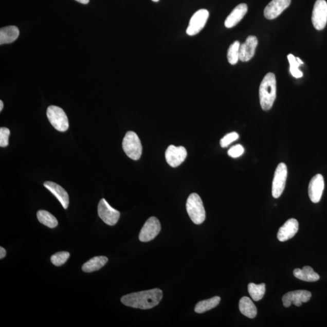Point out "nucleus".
<instances>
[{"label":"nucleus","instance_id":"1","mask_svg":"<svg viewBox=\"0 0 327 327\" xmlns=\"http://www.w3.org/2000/svg\"><path fill=\"white\" fill-rule=\"evenodd\" d=\"M163 297L161 289L154 288L122 296L121 301L125 306L142 310L151 309L158 305Z\"/></svg>","mask_w":327,"mask_h":327},{"label":"nucleus","instance_id":"2","mask_svg":"<svg viewBox=\"0 0 327 327\" xmlns=\"http://www.w3.org/2000/svg\"><path fill=\"white\" fill-rule=\"evenodd\" d=\"M277 98V80L274 74L268 73L262 80L260 87L261 106L265 111L270 110Z\"/></svg>","mask_w":327,"mask_h":327},{"label":"nucleus","instance_id":"3","mask_svg":"<svg viewBox=\"0 0 327 327\" xmlns=\"http://www.w3.org/2000/svg\"><path fill=\"white\" fill-rule=\"evenodd\" d=\"M187 213L195 224H202L206 219V211L200 196L197 193H192L187 200Z\"/></svg>","mask_w":327,"mask_h":327},{"label":"nucleus","instance_id":"4","mask_svg":"<svg viewBox=\"0 0 327 327\" xmlns=\"http://www.w3.org/2000/svg\"><path fill=\"white\" fill-rule=\"evenodd\" d=\"M122 149L129 158L135 161L140 158L142 147L140 139L136 133L132 131L126 133L122 141Z\"/></svg>","mask_w":327,"mask_h":327},{"label":"nucleus","instance_id":"5","mask_svg":"<svg viewBox=\"0 0 327 327\" xmlns=\"http://www.w3.org/2000/svg\"><path fill=\"white\" fill-rule=\"evenodd\" d=\"M47 116L51 125L60 132H66L69 127V120L62 108L50 105L47 110Z\"/></svg>","mask_w":327,"mask_h":327},{"label":"nucleus","instance_id":"6","mask_svg":"<svg viewBox=\"0 0 327 327\" xmlns=\"http://www.w3.org/2000/svg\"><path fill=\"white\" fill-rule=\"evenodd\" d=\"M287 177V168L284 163L279 164L272 184V195L278 198L283 193Z\"/></svg>","mask_w":327,"mask_h":327},{"label":"nucleus","instance_id":"7","mask_svg":"<svg viewBox=\"0 0 327 327\" xmlns=\"http://www.w3.org/2000/svg\"><path fill=\"white\" fill-rule=\"evenodd\" d=\"M312 21L318 30L325 28L327 23V3L325 0H317L313 8Z\"/></svg>","mask_w":327,"mask_h":327},{"label":"nucleus","instance_id":"8","mask_svg":"<svg viewBox=\"0 0 327 327\" xmlns=\"http://www.w3.org/2000/svg\"><path fill=\"white\" fill-rule=\"evenodd\" d=\"M98 213L103 222L109 226H114L120 219V212L109 205L105 199H101L99 203Z\"/></svg>","mask_w":327,"mask_h":327},{"label":"nucleus","instance_id":"9","mask_svg":"<svg viewBox=\"0 0 327 327\" xmlns=\"http://www.w3.org/2000/svg\"><path fill=\"white\" fill-rule=\"evenodd\" d=\"M209 12L206 9H200L194 13L190 20L186 32L189 36H194L201 32L206 25Z\"/></svg>","mask_w":327,"mask_h":327},{"label":"nucleus","instance_id":"10","mask_svg":"<svg viewBox=\"0 0 327 327\" xmlns=\"http://www.w3.org/2000/svg\"><path fill=\"white\" fill-rule=\"evenodd\" d=\"M161 227L159 221L156 217H151L142 227L139 239L143 243L151 241L157 236L161 231Z\"/></svg>","mask_w":327,"mask_h":327},{"label":"nucleus","instance_id":"11","mask_svg":"<svg viewBox=\"0 0 327 327\" xmlns=\"http://www.w3.org/2000/svg\"><path fill=\"white\" fill-rule=\"evenodd\" d=\"M312 297V294L307 290L292 291L288 292L282 297V302L285 307H289L292 304L301 306L302 303L307 302Z\"/></svg>","mask_w":327,"mask_h":327},{"label":"nucleus","instance_id":"12","mask_svg":"<svg viewBox=\"0 0 327 327\" xmlns=\"http://www.w3.org/2000/svg\"><path fill=\"white\" fill-rule=\"evenodd\" d=\"M187 156V152L185 148L183 146H170L166 152V159L167 162L169 164L170 166L172 168H177V167L181 165L185 161Z\"/></svg>","mask_w":327,"mask_h":327},{"label":"nucleus","instance_id":"13","mask_svg":"<svg viewBox=\"0 0 327 327\" xmlns=\"http://www.w3.org/2000/svg\"><path fill=\"white\" fill-rule=\"evenodd\" d=\"M325 183L323 176L317 174L313 177L308 186V195L313 203H318L321 201Z\"/></svg>","mask_w":327,"mask_h":327},{"label":"nucleus","instance_id":"14","mask_svg":"<svg viewBox=\"0 0 327 327\" xmlns=\"http://www.w3.org/2000/svg\"><path fill=\"white\" fill-rule=\"evenodd\" d=\"M292 0H272L264 9V16L268 20H274L281 14L290 5Z\"/></svg>","mask_w":327,"mask_h":327},{"label":"nucleus","instance_id":"15","mask_svg":"<svg viewBox=\"0 0 327 327\" xmlns=\"http://www.w3.org/2000/svg\"><path fill=\"white\" fill-rule=\"evenodd\" d=\"M258 42L255 36H249L245 42L241 44L240 48V60L247 62L253 57Z\"/></svg>","mask_w":327,"mask_h":327},{"label":"nucleus","instance_id":"16","mask_svg":"<svg viewBox=\"0 0 327 327\" xmlns=\"http://www.w3.org/2000/svg\"><path fill=\"white\" fill-rule=\"evenodd\" d=\"M299 230V223L298 221L292 218L286 221L285 224L280 227L277 234L279 241L285 242L292 239L295 236Z\"/></svg>","mask_w":327,"mask_h":327},{"label":"nucleus","instance_id":"17","mask_svg":"<svg viewBox=\"0 0 327 327\" xmlns=\"http://www.w3.org/2000/svg\"><path fill=\"white\" fill-rule=\"evenodd\" d=\"M44 186L57 197L64 209H67L69 204V197L66 191L62 187L51 181L44 183Z\"/></svg>","mask_w":327,"mask_h":327},{"label":"nucleus","instance_id":"18","mask_svg":"<svg viewBox=\"0 0 327 327\" xmlns=\"http://www.w3.org/2000/svg\"><path fill=\"white\" fill-rule=\"evenodd\" d=\"M248 11V7L245 3H242L237 7H235L230 14L227 17L226 21H225L224 25L227 28H232V27L237 25L244 16L246 14Z\"/></svg>","mask_w":327,"mask_h":327},{"label":"nucleus","instance_id":"19","mask_svg":"<svg viewBox=\"0 0 327 327\" xmlns=\"http://www.w3.org/2000/svg\"><path fill=\"white\" fill-rule=\"evenodd\" d=\"M19 29L15 26L3 27L0 30V44L12 43L19 38Z\"/></svg>","mask_w":327,"mask_h":327},{"label":"nucleus","instance_id":"20","mask_svg":"<svg viewBox=\"0 0 327 327\" xmlns=\"http://www.w3.org/2000/svg\"><path fill=\"white\" fill-rule=\"evenodd\" d=\"M294 275L296 278L306 282H316L320 279L319 275L310 266L295 269Z\"/></svg>","mask_w":327,"mask_h":327},{"label":"nucleus","instance_id":"21","mask_svg":"<svg viewBox=\"0 0 327 327\" xmlns=\"http://www.w3.org/2000/svg\"><path fill=\"white\" fill-rule=\"evenodd\" d=\"M239 308L242 314L248 318L253 319L257 315V308L253 301L246 296L242 298L240 301Z\"/></svg>","mask_w":327,"mask_h":327},{"label":"nucleus","instance_id":"22","mask_svg":"<svg viewBox=\"0 0 327 327\" xmlns=\"http://www.w3.org/2000/svg\"><path fill=\"white\" fill-rule=\"evenodd\" d=\"M107 262V257L103 256L94 257L84 264L82 267V270L86 272L97 271L104 267Z\"/></svg>","mask_w":327,"mask_h":327},{"label":"nucleus","instance_id":"23","mask_svg":"<svg viewBox=\"0 0 327 327\" xmlns=\"http://www.w3.org/2000/svg\"><path fill=\"white\" fill-rule=\"evenodd\" d=\"M221 301L219 296H214L212 298L204 300L197 303L195 306V312L197 313H203L216 307Z\"/></svg>","mask_w":327,"mask_h":327},{"label":"nucleus","instance_id":"24","mask_svg":"<svg viewBox=\"0 0 327 327\" xmlns=\"http://www.w3.org/2000/svg\"><path fill=\"white\" fill-rule=\"evenodd\" d=\"M37 217L40 223L53 229L58 226L57 218L53 214L46 210H39L37 212Z\"/></svg>","mask_w":327,"mask_h":327},{"label":"nucleus","instance_id":"25","mask_svg":"<svg viewBox=\"0 0 327 327\" xmlns=\"http://www.w3.org/2000/svg\"><path fill=\"white\" fill-rule=\"evenodd\" d=\"M248 291L253 301H259L263 298L265 293V284H255L250 283L248 285Z\"/></svg>","mask_w":327,"mask_h":327},{"label":"nucleus","instance_id":"26","mask_svg":"<svg viewBox=\"0 0 327 327\" xmlns=\"http://www.w3.org/2000/svg\"><path fill=\"white\" fill-rule=\"evenodd\" d=\"M240 43L236 41L231 44L227 52V59L231 65H234L240 60Z\"/></svg>","mask_w":327,"mask_h":327},{"label":"nucleus","instance_id":"27","mask_svg":"<svg viewBox=\"0 0 327 327\" xmlns=\"http://www.w3.org/2000/svg\"><path fill=\"white\" fill-rule=\"evenodd\" d=\"M288 60L289 64H290V67H289V70L293 76L296 78H301L303 76V74L301 70L299 69V67L301 65L298 62L296 58L293 56L292 54H289L288 56Z\"/></svg>","mask_w":327,"mask_h":327},{"label":"nucleus","instance_id":"28","mask_svg":"<svg viewBox=\"0 0 327 327\" xmlns=\"http://www.w3.org/2000/svg\"><path fill=\"white\" fill-rule=\"evenodd\" d=\"M70 253L67 251H60L52 255L50 258V261L56 266H61L66 263L69 259Z\"/></svg>","mask_w":327,"mask_h":327},{"label":"nucleus","instance_id":"29","mask_svg":"<svg viewBox=\"0 0 327 327\" xmlns=\"http://www.w3.org/2000/svg\"><path fill=\"white\" fill-rule=\"evenodd\" d=\"M238 138H239V135L237 132L230 133L221 139V146L223 148H227L231 142L237 141Z\"/></svg>","mask_w":327,"mask_h":327},{"label":"nucleus","instance_id":"30","mask_svg":"<svg viewBox=\"0 0 327 327\" xmlns=\"http://www.w3.org/2000/svg\"><path fill=\"white\" fill-rule=\"evenodd\" d=\"M9 129L6 128L0 129V146L5 148L9 144Z\"/></svg>","mask_w":327,"mask_h":327},{"label":"nucleus","instance_id":"31","mask_svg":"<svg viewBox=\"0 0 327 327\" xmlns=\"http://www.w3.org/2000/svg\"><path fill=\"white\" fill-rule=\"evenodd\" d=\"M244 152V149L243 146L241 144H237L233 146L232 148H231L229 150V151H228V155H229L231 158H237L240 157V156L243 155Z\"/></svg>","mask_w":327,"mask_h":327},{"label":"nucleus","instance_id":"32","mask_svg":"<svg viewBox=\"0 0 327 327\" xmlns=\"http://www.w3.org/2000/svg\"><path fill=\"white\" fill-rule=\"evenodd\" d=\"M6 255V250L4 248L0 247V259L4 258Z\"/></svg>","mask_w":327,"mask_h":327},{"label":"nucleus","instance_id":"33","mask_svg":"<svg viewBox=\"0 0 327 327\" xmlns=\"http://www.w3.org/2000/svg\"><path fill=\"white\" fill-rule=\"evenodd\" d=\"M76 1L81 3V4L86 5L88 4L90 0H76Z\"/></svg>","mask_w":327,"mask_h":327},{"label":"nucleus","instance_id":"34","mask_svg":"<svg viewBox=\"0 0 327 327\" xmlns=\"http://www.w3.org/2000/svg\"><path fill=\"white\" fill-rule=\"evenodd\" d=\"M3 106H4V104H3V101H0V112H2L3 108Z\"/></svg>","mask_w":327,"mask_h":327},{"label":"nucleus","instance_id":"35","mask_svg":"<svg viewBox=\"0 0 327 327\" xmlns=\"http://www.w3.org/2000/svg\"><path fill=\"white\" fill-rule=\"evenodd\" d=\"M296 59H297V60L298 61V62L301 64H304V63H303V61L299 59V58L298 57H296Z\"/></svg>","mask_w":327,"mask_h":327},{"label":"nucleus","instance_id":"36","mask_svg":"<svg viewBox=\"0 0 327 327\" xmlns=\"http://www.w3.org/2000/svg\"><path fill=\"white\" fill-rule=\"evenodd\" d=\"M152 1L153 2H158L159 0H152Z\"/></svg>","mask_w":327,"mask_h":327}]
</instances>
